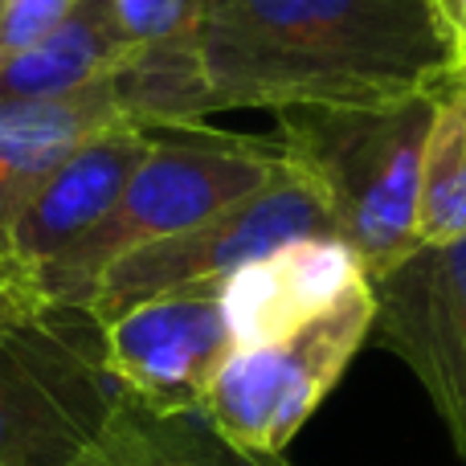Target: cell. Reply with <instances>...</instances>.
<instances>
[{
  "instance_id": "6da1fadb",
  "label": "cell",
  "mask_w": 466,
  "mask_h": 466,
  "mask_svg": "<svg viewBox=\"0 0 466 466\" xmlns=\"http://www.w3.org/2000/svg\"><path fill=\"white\" fill-rule=\"evenodd\" d=\"M193 49L209 115L389 103L451 74L426 0H201Z\"/></svg>"
},
{
  "instance_id": "7a4b0ae2",
  "label": "cell",
  "mask_w": 466,
  "mask_h": 466,
  "mask_svg": "<svg viewBox=\"0 0 466 466\" xmlns=\"http://www.w3.org/2000/svg\"><path fill=\"white\" fill-rule=\"evenodd\" d=\"M279 156L315 193L331 233L360 258L364 274L393 270L418 241V188L434 90L356 106H287Z\"/></svg>"
},
{
  "instance_id": "3957f363",
  "label": "cell",
  "mask_w": 466,
  "mask_h": 466,
  "mask_svg": "<svg viewBox=\"0 0 466 466\" xmlns=\"http://www.w3.org/2000/svg\"><path fill=\"white\" fill-rule=\"evenodd\" d=\"M279 172L282 156L274 139L205 136L201 127H180L164 139L152 136V147L111 213L37 274L41 295L49 307H86L98 279L119 258L201 226Z\"/></svg>"
},
{
  "instance_id": "277c9868",
  "label": "cell",
  "mask_w": 466,
  "mask_h": 466,
  "mask_svg": "<svg viewBox=\"0 0 466 466\" xmlns=\"http://www.w3.org/2000/svg\"><path fill=\"white\" fill-rule=\"evenodd\" d=\"M119 405L86 307H46L0 331V466H70Z\"/></svg>"
},
{
  "instance_id": "5b68a950",
  "label": "cell",
  "mask_w": 466,
  "mask_h": 466,
  "mask_svg": "<svg viewBox=\"0 0 466 466\" xmlns=\"http://www.w3.org/2000/svg\"><path fill=\"white\" fill-rule=\"evenodd\" d=\"M372 287H352L336 307L282 339L233 348L201 401V418L249 454H282L303 421L339 385L372 336Z\"/></svg>"
},
{
  "instance_id": "8992f818",
  "label": "cell",
  "mask_w": 466,
  "mask_h": 466,
  "mask_svg": "<svg viewBox=\"0 0 466 466\" xmlns=\"http://www.w3.org/2000/svg\"><path fill=\"white\" fill-rule=\"evenodd\" d=\"M299 238H336V233H331V221L323 205L315 201V193L299 177H290L282 164L279 177H270L246 201L213 213L209 221L177 233V238L152 241V246H139L127 258H119L98 279L86 311L103 323L119 315L123 307L156 295L218 290L241 266Z\"/></svg>"
},
{
  "instance_id": "52a82bcc",
  "label": "cell",
  "mask_w": 466,
  "mask_h": 466,
  "mask_svg": "<svg viewBox=\"0 0 466 466\" xmlns=\"http://www.w3.org/2000/svg\"><path fill=\"white\" fill-rule=\"evenodd\" d=\"M369 287L372 336L421 380L466 462V238L418 246Z\"/></svg>"
},
{
  "instance_id": "ba28073f",
  "label": "cell",
  "mask_w": 466,
  "mask_h": 466,
  "mask_svg": "<svg viewBox=\"0 0 466 466\" xmlns=\"http://www.w3.org/2000/svg\"><path fill=\"white\" fill-rule=\"evenodd\" d=\"M103 352L127 401L152 413H201L233 339L218 290H172L103 319Z\"/></svg>"
},
{
  "instance_id": "9c48e42d",
  "label": "cell",
  "mask_w": 466,
  "mask_h": 466,
  "mask_svg": "<svg viewBox=\"0 0 466 466\" xmlns=\"http://www.w3.org/2000/svg\"><path fill=\"white\" fill-rule=\"evenodd\" d=\"M147 147H152V131L131 127V123H115V127L82 139L41 180L29 205L16 213L13 229H8V254L21 266H29L33 274L57 262L111 213Z\"/></svg>"
},
{
  "instance_id": "30bf717a",
  "label": "cell",
  "mask_w": 466,
  "mask_h": 466,
  "mask_svg": "<svg viewBox=\"0 0 466 466\" xmlns=\"http://www.w3.org/2000/svg\"><path fill=\"white\" fill-rule=\"evenodd\" d=\"M369 279L360 258L339 238H299L241 266L218 287L233 348L282 339L307 319L336 307Z\"/></svg>"
},
{
  "instance_id": "8fae6325",
  "label": "cell",
  "mask_w": 466,
  "mask_h": 466,
  "mask_svg": "<svg viewBox=\"0 0 466 466\" xmlns=\"http://www.w3.org/2000/svg\"><path fill=\"white\" fill-rule=\"evenodd\" d=\"M127 123L106 82L70 98L46 103H0V246H8L16 213L29 205L37 185L98 131Z\"/></svg>"
},
{
  "instance_id": "7c38bea8",
  "label": "cell",
  "mask_w": 466,
  "mask_h": 466,
  "mask_svg": "<svg viewBox=\"0 0 466 466\" xmlns=\"http://www.w3.org/2000/svg\"><path fill=\"white\" fill-rule=\"evenodd\" d=\"M70 466H287V459L238 451L201 413H152L123 397Z\"/></svg>"
},
{
  "instance_id": "4fadbf2b",
  "label": "cell",
  "mask_w": 466,
  "mask_h": 466,
  "mask_svg": "<svg viewBox=\"0 0 466 466\" xmlns=\"http://www.w3.org/2000/svg\"><path fill=\"white\" fill-rule=\"evenodd\" d=\"M127 49L119 46L103 0H82L49 37L0 62V103H46L98 86Z\"/></svg>"
},
{
  "instance_id": "5bb4252c",
  "label": "cell",
  "mask_w": 466,
  "mask_h": 466,
  "mask_svg": "<svg viewBox=\"0 0 466 466\" xmlns=\"http://www.w3.org/2000/svg\"><path fill=\"white\" fill-rule=\"evenodd\" d=\"M466 238V82L446 74L434 86L418 188V241L442 246Z\"/></svg>"
},
{
  "instance_id": "9a60e30c",
  "label": "cell",
  "mask_w": 466,
  "mask_h": 466,
  "mask_svg": "<svg viewBox=\"0 0 466 466\" xmlns=\"http://www.w3.org/2000/svg\"><path fill=\"white\" fill-rule=\"evenodd\" d=\"M103 8L127 54L193 41L197 16H201V0H103Z\"/></svg>"
},
{
  "instance_id": "2e32d148",
  "label": "cell",
  "mask_w": 466,
  "mask_h": 466,
  "mask_svg": "<svg viewBox=\"0 0 466 466\" xmlns=\"http://www.w3.org/2000/svg\"><path fill=\"white\" fill-rule=\"evenodd\" d=\"M78 5L82 0H5V8H0V62L49 37L62 21H70Z\"/></svg>"
},
{
  "instance_id": "e0dca14e",
  "label": "cell",
  "mask_w": 466,
  "mask_h": 466,
  "mask_svg": "<svg viewBox=\"0 0 466 466\" xmlns=\"http://www.w3.org/2000/svg\"><path fill=\"white\" fill-rule=\"evenodd\" d=\"M46 307L49 303L37 287V274L29 266H21L16 258H0V331L21 319H33Z\"/></svg>"
},
{
  "instance_id": "ac0fdd59",
  "label": "cell",
  "mask_w": 466,
  "mask_h": 466,
  "mask_svg": "<svg viewBox=\"0 0 466 466\" xmlns=\"http://www.w3.org/2000/svg\"><path fill=\"white\" fill-rule=\"evenodd\" d=\"M426 8L451 49V74L466 82V0H426Z\"/></svg>"
},
{
  "instance_id": "d6986e66",
  "label": "cell",
  "mask_w": 466,
  "mask_h": 466,
  "mask_svg": "<svg viewBox=\"0 0 466 466\" xmlns=\"http://www.w3.org/2000/svg\"><path fill=\"white\" fill-rule=\"evenodd\" d=\"M0 258H13V254H8V246H0Z\"/></svg>"
},
{
  "instance_id": "ffe728a7",
  "label": "cell",
  "mask_w": 466,
  "mask_h": 466,
  "mask_svg": "<svg viewBox=\"0 0 466 466\" xmlns=\"http://www.w3.org/2000/svg\"><path fill=\"white\" fill-rule=\"evenodd\" d=\"M0 8H5V0H0Z\"/></svg>"
}]
</instances>
